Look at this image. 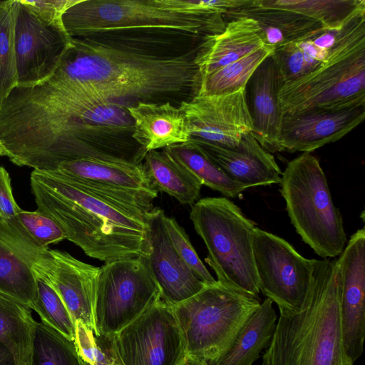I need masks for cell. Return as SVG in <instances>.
<instances>
[{
    "instance_id": "cell-1",
    "label": "cell",
    "mask_w": 365,
    "mask_h": 365,
    "mask_svg": "<svg viewBox=\"0 0 365 365\" xmlns=\"http://www.w3.org/2000/svg\"><path fill=\"white\" fill-rule=\"evenodd\" d=\"M198 48L161 55L105 41L73 38L47 81L77 97L122 103L131 99L153 102L187 91L195 95L200 83L194 61Z\"/></svg>"
},
{
    "instance_id": "cell-2",
    "label": "cell",
    "mask_w": 365,
    "mask_h": 365,
    "mask_svg": "<svg viewBox=\"0 0 365 365\" xmlns=\"http://www.w3.org/2000/svg\"><path fill=\"white\" fill-rule=\"evenodd\" d=\"M31 187L37 210L55 220L66 239L105 262L144 256L145 217L134 214L55 171L35 170Z\"/></svg>"
},
{
    "instance_id": "cell-3",
    "label": "cell",
    "mask_w": 365,
    "mask_h": 365,
    "mask_svg": "<svg viewBox=\"0 0 365 365\" xmlns=\"http://www.w3.org/2000/svg\"><path fill=\"white\" fill-rule=\"evenodd\" d=\"M312 260L310 295L301 311L279 314L262 365H354L343 340L337 259Z\"/></svg>"
},
{
    "instance_id": "cell-4",
    "label": "cell",
    "mask_w": 365,
    "mask_h": 365,
    "mask_svg": "<svg viewBox=\"0 0 365 365\" xmlns=\"http://www.w3.org/2000/svg\"><path fill=\"white\" fill-rule=\"evenodd\" d=\"M71 37L115 41L128 34L178 35L203 38L222 32V13L188 14L158 0H79L63 16Z\"/></svg>"
},
{
    "instance_id": "cell-5",
    "label": "cell",
    "mask_w": 365,
    "mask_h": 365,
    "mask_svg": "<svg viewBox=\"0 0 365 365\" xmlns=\"http://www.w3.org/2000/svg\"><path fill=\"white\" fill-rule=\"evenodd\" d=\"M278 101L283 115L365 106V10L337 31L324 63L282 85Z\"/></svg>"
},
{
    "instance_id": "cell-6",
    "label": "cell",
    "mask_w": 365,
    "mask_h": 365,
    "mask_svg": "<svg viewBox=\"0 0 365 365\" xmlns=\"http://www.w3.org/2000/svg\"><path fill=\"white\" fill-rule=\"evenodd\" d=\"M190 218L207 247L206 262L216 280L259 300L252 250L255 224L225 197L198 200Z\"/></svg>"
},
{
    "instance_id": "cell-7",
    "label": "cell",
    "mask_w": 365,
    "mask_h": 365,
    "mask_svg": "<svg viewBox=\"0 0 365 365\" xmlns=\"http://www.w3.org/2000/svg\"><path fill=\"white\" fill-rule=\"evenodd\" d=\"M280 185L290 221L304 242L322 259L339 256L346 242L342 216L319 160L302 153L287 163Z\"/></svg>"
},
{
    "instance_id": "cell-8",
    "label": "cell",
    "mask_w": 365,
    "mask_h": 365,
    "mask_svg": "<svg viewBox=\"0 0 365 365\" xmlns=\"http://www.w3.org/2000/svg\"><path fill=\"white\" fill-rule=\"evenodd\" d=\"M259 304V299L216 281L173 306L187 356L202 364L217 357Z\"/></svg>"
},
{
    "instance_id": "cell-9",
    "label": "cell",
    "mask_w": 365,
    "mask_h": 365,
    "mask_svg": "<svg viewBox=\"0 0 365 365\" xmlns=\"http://www.w3.org/2000/svg\"><path fill=\"white\" fill-rule=\"evenodd\" d=\"M160 299L143 256L105 262L99 267L96 292V337L111 338Z\"/></svg>"
},
{
    "instance_id": "cell-10",
    "label": "cell",
    "mask_w": 365,
    "mask_h": 365,
    "mask_svg": "<svg viewBox=\"0 0 365 365\" xmlns=\"http://www.w3.org/2000/svg\"><path fill=\"white\" fill-rule=\"evenodd\" d=\"M252 250L259 292L277 304L279 314L301 311L311 293L312 259L302 256L283 238L257 227Z\"/></svg>"
},
{
    "instance_id": "cell-11",
    "label": "cell",
    "mask_w": 365,
    "mask_h": 365,
    "mask_svg": "<svg viewBox=\"0 0 365 365\" xmlns=\"http://www.w3.org/2000/svg\"><path fill=\"white\" fill-rule=\"evenodd\" d=\"M53 171L143 217L153 209V202L158 197L142 163L83 158L64 161Z\"/></svg>"
},
{
    "instance_id": "cell-12",
    "label": "cell",
    "mask_w": 365,
    "mask_h": 365,
    "mask_svg": "<svg viewBox=\"0 0 365 365\" xmlns=\"http://www.w3.org/2000/svg\"><path fill=\"white\" fill-rule=\"evenodd\" d=\"M121 365H180L186 358L173 307L161 299L110 338Z\"/></svg>"
},
{
    "instance_id": "cell-13",
    "label": "cell",
    "mask_w": 365,
    "mask_h": 365,
    "mask_svg": "<svg viewBox=\"0 0 365 365\" xmlns=\"http://www.w3.org/2000/svg\"><path fill=\"white\" fill-rule=\"evenodd\" d=\"M17 86L41 83L53 74L73 43L63 24L40 17L22 0H13Z\"/></svg>"
},
{
    "instance_id": "cell-14",
    "label": "cell",
    "mask_w": 365,
    "mask_h": 365,
    "mask_svg": "<svg viewBox=\"0 0 365 365\" xmlns=\"http://www.w3.org/2000/svg\"><path fill=\"white\" fill-rule=\"evenodd\" d=\"M179 107L191 138L235 148L245 135L252 132L246 88L230 93L193 96L182 101Z\"/></svg>"
},
{
    "instance_id": "cell-15",
    "label": "cell",
    "mask_w": 365,
    "mask_h": 365,
    "mask_svg": "<svg viewBox=\"0 0 365 365\" xmlns=\"http://www.w3.org/2000/svg\"><path fill=\"white\" fill-rule=\"evenodd\" d=\"M164 211L153 207L145 216V263L160 291L161 300L175 306L191 297L205 285L181 259L169 238Z\"/></svg>"
},
{
    "instance_id": "cell-16",
    "label": "cell",
    "mask_w": 365,
    "mask_h": 365,
    "mask_svg": "<svg viewBox=\"0 0 365 365\" xmlns=\"http://www.w3.org/2000/svg\"><path fill=\"white\" fill-rule=\"evenodd\" d=\"M340 276V314L346 354L355 362L365 338V229L354 233L337 259Z\"/></svg>"
},
{
    "instance_id": "cell-17",
    "label": "cell",
    "mask_w": 365,
    "mask_h": 365,
    "mask_svg": "<svg viewBox=\"0 0 365 365\" xmlns=\"http://www.w3.org/2000/svg\"><path fill=\"white\" fill-rule=\"evenodd\" d=\"M364 117L365 106L283 115L279 136L281 151L311 153L342 138Z\"/></svg>"
},
{
    "instance_id": "cell-18",
    "label": "cell",
    "mask_w": 365,
    "mask_h": 365,
    "mask_svg": "<svg viewBox=\"0 0 365 365\" xmlns=\"http://www.w3.org/2000/svg\"><path fill=\"white\" fill-rule=\"evenodd\" d=\"M41 277L54 288L74 323L93 329L99 267L87 264L66 252L50 250Z\"/></svg>"
},
{
    "instance_id": "cell-19",
    "label": "cell",
    "mask_w": 365,
    "mask_h": 365,
    "mask_svg": "<svg viewBox=\"0 0 365 365\" xmlns=\"http://www.w3.org/2000/svg\"><path fill=\"white\" fill-rule=\"evenodd\" d=\"M228 176L247 189L281 182L282 172L274 156L255 139L252 132L245 135L235 148H227L190 138Z\"/></svg>"
},
{
    "instance_id": "cell-20",
    "label": "cell",
    "mask_w": 365,
    "mask_h": 365,
    "mask_svg": "<svg viewBox=\"0 0 365 365\" xmlns=\"http://www.w3.org/2000/svg\"><path fill=\"white\" fill-rule=\"evenodd\" d=\"M127 110L133 122L131 138L145 154L185 143L191 138L182 110L169 101H138Z\"/></svg>"
},
{
    "instance_id": "cell-21",
    "label": "cell",
    "mask_w": 365,
    "mask_h": 365,
    "mask_svg": "<svg viewBox=\"0 0 365 365\" xmlns=\"http://www.w3.org/2000/svg\"><path fill=\"white\" fill-rule=\"evenodd\" d=\"M249 81L252 133L268 152L281 151L279 136L283 114L278 93L282 83L272 55L258 66Z\"/></svg>"
},
{
    "instance_id": "cell-22",
    "label": "cell",
    "mask_w": 365,
    "mask_h": 365,
    "mask_svg": "<svg viewBox=\"0 0 365 365\" xmlns=\"http://www.w3.org/2000/svg\"><path fill=\"white\" fill-rule=\"evenodd\" d=\"M264 46L258 24L250 18L226 22L224 30L204 37L195 56L200 81Z\"/></svg>"
},
{
    "instance_id": "cell-23",
    "label": "cell",
    "mask_w": 365,
    "mask_h": 365,
    "mask_svg": "<svg viewBox=\"0 0 365 365\" xmlns=\"http://www.w3.org/2000/svg\"><path fill=\"white\" fill-rule=\"evenodd\" d=\"M223 18L225 21L252 19L259 26L264 43L274 48L329 31L312 19L284 9L262 7L255 4L253 0L246 6L227 11Z\"/></svg>"
},
{
    "instance_id": "cell-24",
    "label": "cell",
    "mask_w": 365,
    "mask_h": 365,
    "mask_svg": "<svg viewBox=\"0 0 365 365\" xmlns=\"http://www.w3.org/2000/svg\"><path fill=\"white\" fill-rule=\"evenodd\" d=\"M273 302L266 298L251 314L227 349L202 365H253L274 334L277 316Z\"/></svg>"
},
{
    "instance_id": "cell-25",
    "label": "cell",
    "mask_w": 365,
    "mask_h": 365,
    "mask_svg": "<svg viewBox=\"0 0 365 365\" xmlns=\"http://www.w3.org/2000/svg\"><path fill=\"white\" fill-rule=\"evenodd\" d=\"M143 160L145 173L158 192L168 194L182 205H192L198 200L202 182L164 150L147 153Z\"/></svg>"
},
{
    "instance_id": "cell-26",
    "label": "cell",
    "mask_w": 365,
    "mask_h": 365,
    "mask_svg": "<svg viewBox=\"0 0 365 365\" xmlns=\"http://www.w3.org/2000/svg\"><path fill=\"white\" fill-rule=\"evenodd\" d=\"M255 4L290 11L319 22L327 30L339 31L358 12L364 0H253Z\"/></svg>"
},
{
    "instance_id": "cell-27",
    "label": "cell",
    "mask_w": 365,
    "mask_h": 365,
    "mask_svg": "<svg viewBox=\"0 0 365 365\" xmlns=\"http://www.w3.org/2000/svg\"><path fill=\"white\" fill-rule=\"evenodd\" d=\"M163 150L192 173L202 185L220 192L225 197H237L247 189L228 176L190 139Z\"/></svg>"
},
{
    "instance_id": "cell-28",
    "label": "cell",
    "mask_w": 365,
    "mask_h": 365,
    "mask_svg": "<svg viewBox=\"0 0 365 365\" xmlns=\"http://www.w3.org/2000/svg\"><path fill=\"white\" fill-rule=\"evenodd\" d=\"M36 323L30 308L0 293V341L12 351L17 365H30Z\"/></svg>"
},
{
    "instance_id": "cell-29",
    "label": "cell",
    "mask_w": 365,
    "mask_h": 365,
    "mask_svg": "<svg viewBox=\"0 0 365 365\" xmlns=\"http://www.w3.org/2000/svg\"><path fill=\"white\" fill-rule=\"evenodd\" d=\"M274 49L264 46L217 69L200 81L194 96L230 93L246 88L254 72Z\"/></svg>"
},
{
    "instance_id": "cell-30",
    "label": "cell",
    "mask_w": 365,
    "mask_h": 365,
    "mask_svg": "<svg viewBox=\"0 0 365 365\" xmlns=\"http://www.w3.org/2000/svg\"><path fill=\"white\" fill-rule=\"evenodd\" d=\"M314 36L274 48L272 57L282 84L306 75L327 60L329 49L317 45Z\"/></svg>"
},
{
    "instance_id": "cell-31",
    "label": "cell",
    "mask_w": 365,
    "mask_h": 365,
    "mask_svg": "<svg viewBox=\"0 0 365 365\" xmlns=\"http://www.w3.org/2000/svg\"><path fill=\"white\" fill-rule=\"evenodd\" d=\"M30 365H83L74 340L42 322H36Z\"/></svg>"
},
{
    "instance_id": "cell-32",
    "label": "cell",
    "mask_w": 365,
    "mask_h": 365,
    "mask_svg": "<svg viewBox=\"0 0 365 365\" xmlns=\"http://www.w3.org/2000/svg\"><path fill=\"white\" fill-rule=\"evenodd\" d=\"M0 293L31 309L36 297V276L10 249L0 242Z\"/></svg>"
},
{
    "instance_id": "cell-33",
    "label": "cell",
    "mask_w": 365,
    "mask_h": 365,
    "mask_svg": "<svg viewBox=\"0 0 365 365\" xmlns=\"http://www.w3.org/2000/svg\"><path fill=\"white\" fill-rule=\"evenodd\" d=\"M16 86L13 0L0 1V107Z\"/></svg>"
},
{
    "instance_id": "cell-34",
    "label": "cell",
    "mask_w": 365,
    "mask_h": 365,
    "mask_svg": "<svg viewBox=\"0 0 365 365\" xmlns=\"http://www.w3.org/2000/svg\"><path fill=\"white\" fill-rule=\"evenodd\" d=\"M31 309L41 322L70 339H75V323L54 288L42 277H36V297Z\"/></svg>"
},
{
    "instance_id": "cell-35",
    "label": "cell",
    "mask_w": 365,
    "mask_h": 365,
    "mask_svg": "<svg viewBox=\"0 0 365 365\" xmlns=\"http://www.w3.org/2000/svg\"><path fill=\"white\" fill-rule=\"evenodd\" d=\"M164 222L171 243L184 263L204 284L215 283L217 280L201 261L184 229L175 219L165 215Z\"/></svg>"
},
{
    "instance_id": "cell-36",
    "label": "cell",
    "mask_w": 365,
    "mask_h": 365,
    "mask_svg": "<svg viewBox=\"0 0 365 365\" xmlns=\"http://www.w3.org/2000/svg\"><path fill=\"white\" fill-rule=\"evenodd\" d=\"M16 217L29 234L42 247H48L49 245L66 239V234L58 224L38 210H21Z\"/></svg>"
},
{
    "instance_id": "cell-37",
    "label": "cell",
    "mask_w": 365,
    "mask_h": 365,
    "mask_svg": "<svg viewBox=\"0 0 365 365\" xmlns=\"http://www.w3.org/2000/svg\"><path fill=\"white\" fill-rule=\"evenodd\" d=\"M252 0H158L165 9L188 14H225L242 7Z\"/></svg>"
},
{
    "instance_id": "cell-38",
    "label": "cell",
    "mask_w": 365,
    "mask_h": 365,
    "mask_svg": "<svg viewBox=\"0 0 365 365\" xmlns=\"http://www.w3.org/2000/svg\"><path fill=\"white\" fill-rule=\"evenodd\" d=\"M81 359L91 365L103 364L107 361L106 354L100 348L93 329L81 322H75V339Z\"/></svg>"
},
{
    "instance_id": "cell-39",
    "label": "cell",
    "mask_w": 365,
    "mask_h": 365,
    "mask_svg": "<svg viewBox=\"0 0 365 365\" xmlns=\"http://www.w3.org/2000/svg\"><path fill=\"white\" fill-rule=\"evenodd\" d=\"M22 1L43 19L53 23L63 24V15L79 0H22Z\"/></svg>"
},
{
    "instance_id": "cell-40",
    "label": "cell",
    "mask_w": 365,
    "mask_h": 365,
    "mask_svg": "<svg viewBox=\"0 0 365 365\" xmlns=\"http://www.w3.org/2000/svg\"><path fill=\"white\" fill-rule=\"evenodd\" d=\"M21 210L14 197L9 174L0 165V217H14Z\"/></svg>"
},
{
    "instance_id": "cell-41",
    "label": "cell",
    "mask_w": 365,
    "mask_h": 365,
    "mask_svg": "<svg viewBox=\"0 0 365 365\" xmlns=\"http://www.w3.org/2000/svg\"><path fill=\"white\" fill-rule=\"evenodd\" d=\"M98 345L101 350L106 354L107 361L103 364L98 365H121L112 350L110 339H103L98 341Z\"/></svg>"
},
{
    "instance_id": "cell-42",
    "label": "cell",
    "mask_w": 365,
    "mask_h": 365,
    "mask_svg": "<svg viewBox=\"0 0 365 365\" xmlns=\"http://www.w3.org/2000/svg\"><path fill=\"white\" fill-rule=\"evenodd\" d=\"M0 365H17L12 351L0 341Z\"/></svg>"
},
{
    "instance_id": "cell-43",
    "label": "cell",
    "mask_w": 365,
    "mask_h": 365,
    "mask_svg": "<svg viewBox=\"0 0 365 365\" xmlns=\"http://www.w3.org/2000/svg\"><path fill=\"white\" fill-rule=\"evenodd\" d=\"M180 365H202L198 360L187 356Z\"/></svg>"
},
{
    "instance_id": "cell-44",
    "label": "cell",
    "mask_w": 365,
    "mask_h": 365,
    "mask_svg": "<svg viewBox=\"0 0 365 365\" xmlns=\"http://www.w3.org/2000/svg\"><path fill=\"white\" fill-rule=\"evenodd\" d=\"M82 361H83V360H82ZM83 365H91V364H88V363H87V362H85V361H83Z\"/></svg>"
}]
</instances>
